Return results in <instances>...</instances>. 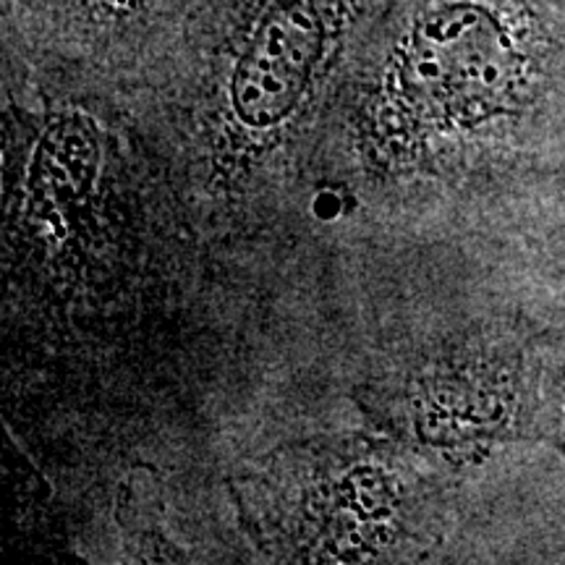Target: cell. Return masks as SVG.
<instances>
[{
    "label": "cell",
    "mask_w": 565,
    "mask_h": 565,
    "mask_svg": "<svg viewBox=\"0 0 565 565\" xmlns=\"http://www.w3.org/2000/svg\"><path fill=\"white\" fill-rule=\"evenodd\" d=\"M322 53V26L301 3H286L259 24L231 82L236 116L252 129H273L299 105Z\"/></svg>",
    "instance_id": "cell-2"
},
{
    "label": "cell",
    "mask_w": 565,
    "mask_h": 565,
    "mask_svg": "<svg viewBox=\"0 0 565 565\" xmlns=\"http://www.w3.org/2000/svg\"><path fill=\"white\" fill-rule=\"evenodd\" d=\"M408 68L429 103L469 118V113L498 108L511 84L513 51L490 11L458 3L422 21Z\"/></svg>",
    "instance_id": "cell-1"
}]
</instances>
